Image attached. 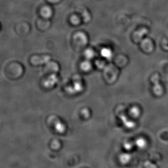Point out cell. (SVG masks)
I'll use <instances>...</instances> for the list:
<instances>
[{"instance_id": "6da1fadb", "label": "cell", "mask_w": 168, "mask_h": 168, "mask_svg": "<svg viewBox=\"0 0 168 168\" xmlns=\"http://www.w3.org/2000/svg\"><path fill=\"white\" fill-rule=\"evenodd\" d=\"M141 48L145 53L151 54L154 52L156 49L155 42L150 37H145L141 40Z\"/></svg>"}, {"instance_id": "7a4b0ae2", "label": "cell", "mask_w": 168, "mask_h": 168, "mask_svg": "<svg viewBox=\"0 0 168 168\" xmlns=\"http://www.w3.org/2000/svg\"><path fill=\"white\" fill-rule=\"evenodd\" d=\"M101 54L102 55V57L106 58V59H108V60L111 58L113 56V53H112L111 50L107 48H103L101 50Z\"/></svg>"}, {"instance_id": "3957f363", "label": "cell", "mask_w": 168, "mask_h": 168, "mask_svg": "<svg viewBox=\"0 0 168 168\" xmlns=\"http://www.w3.org/2000/svg\"><path fill=\"white\" fill-rule=\"evenodd\" d=\"M81 68L84 71H88L91 68V65L88 61L84 62L81 64Z\"/></svg>"}, {"instance_id": "277c9868", "label": "cell", "mask_w": 168, "mask_h": 168, "mask_svg": "<svg viewBox=\"0 0 168 168\" xmlns=\"http://www.w3.org/2000/svg\"><path fill=\"white\" fill-rule=\"evenodd\" d=\"M85 57L88 59H91L94 57V52L92 50L88 49L85 50Z\"/></svg>"}, {"instance_id": "5b68a950", "label": "cell", "mask_w": 168, "mask_h": 168, "mask_svg": "<svg viewBox=\"0 0 168 168\" xmlns=\"http://www.w3.org/2000/svg\"><path fill=\"white\" fill-rule=\"evenodd\" d=\"M130 158V156L128 154H123V155H121V157H120V160L122 163L125 164V163L128 162Z\"/></svg>"}, {"instance_id": "8992f818", "label": "cell", "mask_w": 168, "mask_h": 168, "mask_svg": "<svg viewBox=\"0 0 168 168\" xmlns=\"http://www.w3.org/2000/svg\"><path fill=\"white\" fill-rule=\"evenodd\" d=\"M130 113L133 116H138L139 114V109L138 108L134 107L131 108Z\"/></svg>"}, {"instance_id": "52a82bcc", "label": "cell", "mask_w": 168, "mask_h": 168, "mask_svg": "<svg viewBox=\"0 0 168 168\" xmlns=\"http://www.w3.org/2000/svg\"><path fill=\"white\" fill-rule=\"evenodd\" d=\"M137 145L138 146V147L140 148H143L144 147L145 145V142L144 140L142 139H139L137 140L136 142Z\"/></svg>"}]
</instances>
